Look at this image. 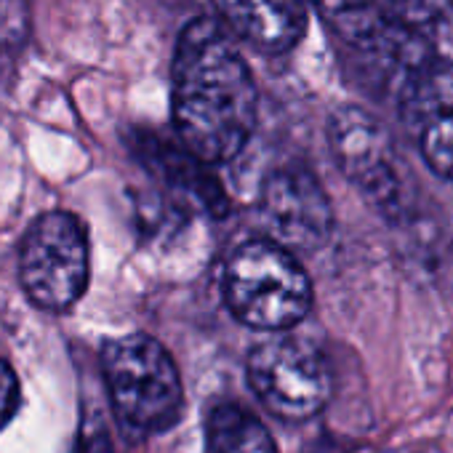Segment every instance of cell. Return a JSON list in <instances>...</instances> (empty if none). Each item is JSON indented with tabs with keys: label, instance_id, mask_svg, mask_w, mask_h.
<instances>
[{
	"label": "cell",
	"instance_id": "obj_1",
	"mask_svg": "<svg viewBox=\"0 0 453 453\" xmlns=\"http://www.w3.org/2000/svg\"><path fill=\"white\" fill-rule=\"evenodd\" d=\"M254 75L219 22L184 27L173 57V123L189 155L226 163L243 152L257 126Z\"/></svg>",
	"mask_w": 453,
	"mask_h": 453
},
{
	"label": "cell",
	"instance_id": "obj_2",
	"mask_svg": "<svg viewBox=\"0 0 453 453\" xmlns=\"http://www.w3.org/2000/svg\"><path fill=\"white\" fill-rule=\"evenodd\" d=\"M224 302L233 315L259 331H288L312 307L304 267L275 241H249L224 265Z\"/></svg>",
	"mask_w": 453,
	"mask_h": 453
},
{
	"label": "cell",
	"instance_id": "obj_3",
	"mask_svg": "<svg viewBox=\"0 0 453 453\" xmlns=\"http://www.w3.org/2000/svg\"><path fill=\"white\" fill-rule=\"evenodd\" d=\"M102 368L120 421L142 434L165 432L181 413V379L160 342L144 334L112 339Z\"/></svg>",
	"mask_w": 453,
	"mask_h": 453
},
{
	"label": "cell",
	"instance_id": "obj_4",
	"mask_svg": "<svg viewBox=\"0 0 453 453\" xmlns=\"http://www.w3.org/2000/svg\"><path fill=\"white\" fill-rule=\"evenodd\" d=\"M22 288L49 312L70 310L88 286V238L78 216L51 211L33 221L19 262Z\"/></svg>",
	"mask_w": 453,
	"mask_h": 453
},
{
	"label": "cell",
	"instance_id": "obj_5",
	"mask_svg": "<svg viewBox=\"0 0 453 453\" xmlns=\"http://www.w3.org/2000/svg\"><path fill=\"white\" fill-rule=\"evenodd\" d=\"M249 384L265 408L286 421L312 418L331 400L326 357L294 336H275L251 349Z\"/></svg>",
	"mask_w": 453,
	"mask_h": 453
},
{
	"label": "cell",
	"instance_id": "obj_6",
	"mask_svg": "<svg viewBox=\"0 0 453 453\" xmlns=\"http://www.w3.org/2000/svg\"><path fill=\"white\" fill-rule=\"evenodd\" d=\"M328 144L339 171L381 211L403 205V171L387 128L360 107H339L328 120Z\"/></svg>",
	"mask_w": 453,
	"mask_h": 453
},
{
	"label": "cell",
	"instance_id": "obj_7",
	"mask_svg": "<svg viewBox=\"0 0 453 453\" xmlns=\"http://www.w3.org/2000/svg\"><path fill=\"white\" fill-rule=\"evenodd\" d=\"M397 107L426 168L453 181V62L429 54L400 83Z\"/></svg>",
	"mask_w": 453,
	"mask_h": 453
},
{
	"label": "cell",
	"instance_id": "obj_8",
	"mask_svg": "<svg viewBox=\"0 0 453 453\" xmlns=\"http://www.w3.org/2000/svg\"><path fill=\"white\" fill-rule=\"evenodd\" d=\"M275 243L312 251L334 233V208L323 184L302 165H286L267 176L259 200Z\"/></svg>",
	"mask_w": 453,
	"mask_h": 453
},
{
	"label": "cell",
	"instance_id": "obj_9",
	"mask_svg": "<svg viewBox=\"0 0 453 453\" xmlns=\"http://www.w3.org/2000/svg\"><path fill=\"white\" fill-rule=\"evenodd\" d=\"M221 27L265 54L291 51L307 30L304 0H213Z\"/></svg>",
	"mask_w": 453,
	"mask_h": 453
},
{
	"label": "cell",
	"instance_id": "obj_10",
	"mask_svg": "<svg viewBox=\"0 0 453 453\" xmlns=\"http://www.w3.org/2000/svg\"><path fill=\"white\" fill-rule=\"evenodd\" d=\"M205 453H278V445L251 411L221 403L205 421Z\"/></svg>",
	"mask_w": 453,
	"mask_h": 453
},
{
	"label": "cell",
	"instance_id": "obj_11",
	"mask_svg": "<svg viewBox=\"0 0 453 453\" xmlns=\"http://www.w3.org/2000/svg\"><path fill=\"white\" fill-rule=\"evenodd\" d=\"M453 6V0H387V12L395 22L405 27H426L442 19Z\"/></svg>",
	"mask_w": 453,
	"mask_h": 453
},
{
	"label": "cell",
	"instance_id": "obj_12",
	"mask_svg": "<svg viewBox=\"0 0 453 453\" xmlns=\"http://www.w3.org/2000/svg\"><path fill=\"white\" fill-rule=\"evenodd\" d=\"M22 405V389H19V379L14 373V368L0 360V432H4L12 418L17 416Z\"/></svg>",
	"mask_w": 453,
	"mask_h": 453
},
{
	"label": "cell",
	"instance_id": "obj_13",
	"mask_svg": "<svg viewBox=\"0 0 453 453\" xmlns=\"http://www.w3.org/2000/svg\"><path fill=\"white\" fill-rule=\"evenodd\" d=\"M315 6H320L326 14H334V17H347V14H355V12H363L368 9L373 0H312Z\"/></svg>",
	"mask_w": 453,
	"mask_h": 453
},
{
	"label": "cell",
	"instance_id": "obj_14",
	"mask_svg": "<svg viewBox=\"0 0 453 453\" xmlns=\"http://www.w3.org/2000/svg\"><path fill=\"white\" fill-rule=\"evenodd\" d=\"M14 9L9 6V0H0V51H4V46L12 43L14 38Z\"/></svg>",
	"mask_w": 453,
	"mask_h": 453
},
{
	"label": "cell",
	"instance_id": "obj_15",
	"mask_svg": "<svg viewBox=\"0 0 453 453\" xmlns=\"http://www.w3.org/2000/svg\"><path fill=\"white\" fill-rule=\"evenodd\" d=\"M78 453H112V448H110V442H107V437L102 432H88L81 440Z\"/></svg>",
	"mask_w": 453,
	"mask_h": 453
}]
</instances>
